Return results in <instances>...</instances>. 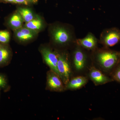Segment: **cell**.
Here are the masks:
<instances>
[{"label": "cell", "mask_w": 120, "mask_h": 120, "mask_svg": "<svg viewBox=\"0 0 120 120\" xmlns=\"http://www.w3.org/2000/svg\"><path fill=\"white\" fill-rule=\"evenodd\" d=\"M28 7L26 6V7H19L16 9L25 23L32 20L38 15L35 13L32 8Z\"/></svg>", "instance_id": "obj_14"}, {"label": "cell", "mask_w": 120, "mask_h": 120, "mask_svg": "<svg viewBox=\"0 0 120 120\" xmlns=\"http://www.w3.org/2000/svg\"><path fill=\"white\" fill-rule=\"evenodd\" d=\"M49 31L51 42L56 48L67 50L76 44L75 31L71 24L56 22L50 25Z\"/></svg>", "instance_id": "obj_1"}, {"label": "cell", "mask_w": 120, "mask_h": 120, "mask_svg": "<svg viewBox=\"0 0 120 120\" xmlns=\"http://www.w3.org/2000/svg\"><path fill=\"white\" fill-rule=\"evenodd\" d=\"M38 0H0V1L4 3H10L19 5L30 6L36 4Z\"/></svg>", "instance_id": "obj_16"}, {"label": "cell", "mask_w": 120, "mask_h": 120, "mask_svg": "<svg viewBox=\"0 0 120 120\" xmlns=\"http://www.w3.org/2000/svg\"><path fill=\"white\" fill-rule=\"evenodd\" d=\"M11 52L8 44L0 43V66L4 65L10 60Z\"/></svg>", "instance_id": "obj_15"}, {"label": "cell", "mask_w": 120, "mask_h": 120, "mask_svg": "<svg viewBox=\"0 0 120 120\" xmlns=\"http://www.w3.org/2000/svg\"><path fill=\"white\" fill-rule=\"evenodd\" d=\"M46 87L48 90L55 92H61L65 90V86L60 77L51 70L47 72Z\"/></svg>", "instance_id": "obj_7"}, {"label": "cell", "mask_w": 120, "mask_h": 120, "mask_svg": "<svg viewBox=\"0 0 120 120\" xmlns=\"http://www.w3.org/2000/svg\"><path fill=\"white\" fill-rule=\"evenodd\" d=\"M46 24L44 19L40 15H37L34 19L26 23L24 26L38 34L45 28Z\"/></svg>", "instance_id": "obj_12"}, {"label": "cell", "mask_w": 120, "mask_h": 120, "mask_svg": "<svg viewBox=\"0 0 120 120\" xmlns=\"http://www.w3.org/2000/svg\"><path fill=\"white\" fill-rule=\"evenodd\" d=\"M98 44L99 39L91 32H88L83 38H77L76 41V45L91 52L97 49L98 47Z\"/></svg>", "instance_id": "obj_8"}, {"label": "cell", "mask_w": 120, "mask_h": 120, "mask_svg": "<svg viewBox=\"0 0 120 120\" xmlns=\"http://www.w3.org/2000/svg\"><path fill=\"white\" fill-rule=\"evenodd\" d=\"M120 42V30L117 27L106 28L101 32L99 43L106 48H110Z\"/></svg>", "instance_id": "obj_5"}, {"label": "cell", "mask_w": 120, "mask_h": 120, "mask_svg": "<svg viewBox=\"0 0 120 120\" xmlns=\"http://www.w3.org/2000/svg\"><path fill=\"white\" fill-rule=\"evenodd\" d=\"M89 76L95 86L103 85L113 81L112 78L106 75L94 65L90 67Z\"/></svg>", "instance_id": "obj_9"}, {"label": "cell", "mask_w": 120, "mask_h": 120, "mask_svg": "<svg viewBox=\"0 0 120 120\" xmlns=\"http://www.w3.org/2000/svg\"><path fill=\"white\" fill-rule=\"evenodd\" d=\"M86 77L79 76L71 79L65 87V90H75L83 87L88 82Z\"/></svg>", "instance_id": "obj_13"}, {"label": "cell", "mask_w": 120, "mask_h": 120, "mask_svg": "<svg viewBox=\"0 0 120 120\" xmlns=\"http://www.w3.org/2000/svg\"><path fill=\"white\" fill-rule=\"evenodd\" d=\"M91 52L92 62L109 74L120 62V51L103 47Z\"/></svg>", "instance_id": "obj_2"}, {"label": "cell", "mask_w": 120, "mask_h": 120, "mask_svg": "<svg viewBox=\"0 0 120 120\" xmlns=\"http://www.w3.org/2000/svg\"><path fill=\"white\" fill-rule=\"evenodd\" d=\"M11 35L7 30H0V43L8 44L10 41Z\"/></svg>", "instance_id": "obj_17"}, {"label": "cell", "mask_w": 120, "mask_h": 120, "mask_svg": "<svg viewBox=\"0 0 120 120\" xmlns=\"http://www.w3.org/2000/svg\"><path fill=\"white\" fill-rule=\"evenodd\" d=\"M56 50L58 56L57 68L58 75L65 87L72 75L70 54L67 50Z\"/></svg>", "instance_id": "obj_3"}, {"label": "cell", "mask_w": 120, "mask_h": 120, "mask_svg": "<svg viewBox=\"0 0 120 120\" xmlns=\"http://www.w3.org/2000/svg\"><path fill=\"white\" fill-rule=\"evenodd\" d=\"M13 31L15 38L21 43H26L32 41L36 38L38 34L37 32L24 26Z\"/></svg>", "instance_id": "obj_10"}, {"label": "cell", "mask_w": 120, "mask_h": 120, "mask_svg": "<svg viewBox=\"0 0 120 120\" xmlns=\"http://www.w3.org/2000/svg\"><path fill=\"white\" fill-rule=\"evenodd\" d=\"M39 51L43 60L49 67L50 70L58 75L57 68L58 56L56 50H53L52 48L48 46H42L40 47Z\"/></svg>", "instance_id": "obj_6"}, {"label": "cell", "mask_w": 120, "mask_h": 120, "mask_svg": "<svg viewBox=\"0 0 120 120\" xmlns=\"http://www.w3.org/2000/svg\"><path fill=\"white\" fill-rule=\"evenodd\" d=\"M114 81L120 83V62L110 74Z\"/></svg>", "instance_id": "obj_18"}, {"label": "cell", "mask_w": 120, "mask_h": 120, "mask_svg": "<svg viewBox=\"0 0 120 120\" xmlns=\"http://www.w3.org/2000/svg\"><path fill=\"white\" fill-rule=\"evenodd\" d=\"M7 85V81L4 76L0 75V89L5 88Z\"/></svg>", "instance_id": "obj_19"}, {"label": "cell", "mask_w": 120, "mask_h": 120, "mask_svg": "<svg viewBox=\"0 0 120 120\" xmlns=\"http://www.w3.org/2000/svg\"><path fill=\"white\" fill-rule=\"evenodd\" d=\"M71 49V62L76 71H82L86 67L91 54L89 55L87 52L88 51L76 44Z\"/></svg>", "instance_id": "obj_4"}, {"label": "cell", "mask_w": 120, "mask_h": 120, "mask_svg": "<svg viewBox=\"0 0 120 120\" xmlns=\"http://www.w3.org/2000/svg\"><path fill=\"white\" fill-rule=\"evenodd\" d=\"M24 22L22 16L16 10L8 17L6 24L8 28L15 31L23 26Z\"/></svg>", "instance_id": "obj_11"}]
</instances>
